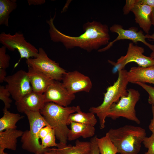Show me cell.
<instances>
[{
    "mask_svg": "<svg viewBox=\"0 0 154 154\" xmlns=\"http://www.w3.org/2000/svg\"><path fill=\"white\" fill-rule=\"evenodd\" d=\"M96 136L92 137L90 141L91 143L90 154H100L96 141Z\"/></svg>",
    "mask_w": 154,
    "mask_h": 154,
    "instance_id": "cell-31",
    "label": "cell"
},
{
    "mask_svg": "<svg viewBox=\"0 0 154 154\" xmlns=\"http://www.w3.org/2000/svg\"><path fill=\"white\" fill-rule=\"evenodd\" d=\"M52 128L48 125L42 128L40 130L38 134V137L41 140L50 132Z\"/></svg>",
    "mask_w": 154,
    "mask_h": 154,
    "instance_id": "cell-32",
    "label": "cell"
},
{
    "mask_svg": "<svg viewBox=\"0 0 154 154\" xmlns=\"http://www.w3.org/2000/svg\"><path fill=\"white\" fill-rule=\"evenodd\" d=\"M45 154H58L56 148H48Z\"/></svg>",
    "mask_w": 154,
    "mask_h": 154,
    "instance_id": "cell-37",
    "label": "cell"
},
{
    "mask_svg": "<svg viewBox=\"0 0 154 154\" xmlns=\"http://www.w3.org/2000/svg\"><path fill=\"white\" fill-rule=\"evenodd\" d=\"M145 36L146 38L149 39L151 41H154V33L151 35L147 34Z\"/></svg>",
    "mask_w": 154,
    "mask_h": 154,
    "instance_id": "cell-38",
    "label": "cell"
},
{
    "mask_svg": "<svg viewBox=\"0 0 154 154\" xmlns=\"http://www.w3.org/2000/svg\"><path fill=\"white\" fill-rule=\"evenodd\" d=\"M111 31L117 33V37L112 42H109L105 47L99 49V52L105 51L110 48L116 42L121 40L127 39L131 40L135 44L141 42L148 47L152 51H154V44H152L146 40V38L143 32L138 31V29L135 27H131L127 29H124L123 27L118 24H115L110 28Z\"/></svg>",
    "mask_w": 154,
    "mask_h": 154,
    "instance_id": "cell-11",
    "label": "cell"
},
{
    "mask_svg": "<svg viewBox=\"0 0 154 154\" xmlns=\"http://www.w3.org/2000/svg\"><path fill=\"white\" fill-rule=\"evenodd\" d=\"M58 154H90L91 143L88 141L77 139L74 146L60 143L56 147Z\"/></svg>",
    "mask_w": 154,
    "mask_h": 154,
    "instance_id": "cell-19",
    "label": "cell"
},
{
    "mask_svg": "<svg viewBox=\"0 0 154 154\" xmlns=\"http://www.w3.org/2000/svg\"><path fill=\"white\" fill-rule=\"evenodd\" d=\"M55 16L46 21L51 40L54 42H61L66 49L79 47L90 52L109 43L110 37L107 25L94 21H88L83 26L84 33L78 36H69L56 27L54 23Z\"/></svg>",
    "mask_w": 154,
    "mask_h": 154,
    "instance_id": "cell-1",
    "label": "cell"
},
{
    "mask_svg": "<svg viewBox=\"0 0 154 154\" xmlns=\"http://www.w3.org/2000/svg\"><path fill=\"white\" fill-rule=\"evenodd\" d=\"M23 131L15 129H7L0 132V151L7 149L16 150L17 139L21 137Z\"/></svg>",
    "mask_w": 154,
    "mask_h": 154,
    "instance_id": "cell-18",
    "label": "cell"
},
{
    "mask_svg": "<svg viewBox=\"0 0 154 154\" xmlns=\"http://www.w3.org/2000/svg\"><path fill=\"white\" fill-rule=\"evenodd\" d=\"M129 82L149 83L154 84V66L143 67H133L127 72Z\"/></svg>",
    "mask_w": 154,
    "mask_h": 154,
    "instance_id": "cell-15",
    "label": "cell"
},
{
    "mask_svg": "<svg viewBox=\"0 0 154 154\" xmlns=\"http://www.w3.org/2000/svg\"><path fill=\"white\" fill-rule=\"evenodd\" d=\"M144 48L136 45L133 43H129L126 55L122 56L116 62L109 60L108 62L114 66L113 72H115L124 69L128 63L134 62L139 66L147 67L154 66V60L150 56L144 55Z\"/></svg>",
    "mask_w": 154,
    "mask_h": 154,
    "instance_id": "cell-9",
    "label": "cell"
},
{
    "mask_svg": "<svg viewBox=\"0 0 154 154\" xmlns=\"http://www.w3.org/2000/svg\"><path fill=\"white\" fill-rule=\"evenodd\" d=\"M151 110L153 115L152 119L151 120L149 126V128L152 134L154 135V107L152 106Z\"/></svg>",
    "mask_w": 154,
    "mask_h": 154,
    "instance_id": "cell-34",
    "label": "cell"
},
{
    "mask_svg": "<svg viewBox=\"0 0 154 154\" xmlns=\"http://www.w3.org/2000/svg\"><path fill=\"white\" fill-rule=\"evenodd\" d=\"M67 135L69 141L77 139L80 137L87 138L94 136L95 133L94 126L84 124L72 122Z\"/></svg>",
    "mask_w": 154,
    "mask_h": 154,
    "instance_id": "cell-20",
    "label": "cell"
},
{
    "mask_svg": "<svg viewBox=\"0 0 154 154\" xmlns=\"http://www.w3.org/2000/svg\"><path fill=\"white\" fill-rule=\"evenodd\" d=\"M152 8L148 5L136 4L131 11L134 14L135 22L147 34L152 25L151 13Z\"/></svg>",
    "mask_w": 154,
    "mask_h": 154,
    "instance_id": "cell-16",
    "label": "cell"
},
{
    "mask_svg": "<svg viewBox=\"0 0 154 154\" xmlns=\"http://www.w3.org/2000/svg\"><path fill=\"white\" fill-rule=\"evenodd\" d=\"M136 4V0H126L125 5L123 8V14H128L134 6Z\"/></svg>",
    "mask_w": 154,
    "mask_h": 154,
    "instance_id": "cell-30",
    "label": "cell"
},
{
    "mask_svg": "<svg viewBox=\"0 0 154 154\" xmlns=\"http://www.w3.org/2000/svg\"><path fill=\"white\" fill-rule=\"evenodd\" d=\"M127 92V96L122 97L111 106L107 117L113 120L123 117L139 124L140 121L137 116L135 106L140 99V94L138 90L133 88L129 89Z\"/></svg>",
    "mask_w": 154,
    "mask_h": 154,
    "instance_id": "cell-6",
    "label": "cell"
},
{
    "mask_svg": "<svg viewBox=\"0 0 154 154\" xmlns=\"http://www.w3.org/2000/svg\"><path fill=\"white\" fill-rule=\"evenodd\" d=\"M142 143L147 149V152L144 154H154V135L152 134L149 137H146Z\"/></svg>",
    "mask_w": 154,
    "mask_h": 154,
    "instance_id": "cell-29",
    "label": "cell"
},
{
    "mask_svg": "<svg viewBox=\"0 0 154 154\" xmlns=\"http://www.w3.org/2000/svg\"><path fill=\"white\" fill-rule=\"evenodd\" d=\"M107 133L120 154H138L146 137L145 129L132 125L111 129Z\"/></svg>",
    "mask_w": 154,
    "mask_h": 154,
    "instance_id": "cell-2",
    "label": "cell"
},
{
    "mask_svg": "<svg viewBox=\"0 0 154 154\" xmlns=\"http://www.w3.org/2000/svg\"><path fill=\"white\" fill-rule=\"evenodd\" d=\"M56 137L54 130L52 129L50 132L41 140L42 147L45 149L50 147H57V143L56 142Z\"/></svg>",
    "mask_w": 154,
    "mask_h": 154,
    "instance_id": "cell-25",
    "label": "cell"
},
{
    "mask_svg": "<svg viewBox=\"0 0 154 154\" xmlns=\"http://www.w3.org/2000/svg\"><path fill=\"white\" fill-rule=\"evenodd\" d=\"M7 75L6 70L3 69H0V82L2 83L4 81Z\"/></svg>",
    "mask_w": 154,
    "mask_h": 154,
    "instance_id": "cell-36",
    "label": "cell"
},
{
    "mask_svg": "<svg viewBox=\"0 0 154 154\" xmlns=\"http://www.w3.org/2000/svg\"><path fill=\"white\" fill-rule=\"evenodd\" d=\"M62 80L66 89L73 94L81 92L88 93L92 87L90 78L77 70L67 72Z\"/></svg>",
    "mask_w": 154,
    "mask_h": 154,
    "instance_id": "cell-12",
    "label": "cell"
},
{
    "mask_svg": "<svg viewBox=\"0 0 154 154\" xmlns=\"http://www.w3.org/2000/svg\"><path fill=\"white\" fill-rule=\"evenodd\" d=\"M24 113L28 118L29 129L23 131L21 136L22 149L35 154L45 153L49 148H42L39 142L38 134L42 128L49 125L40 111H27Z\"/></svg>",
    "mask_w": 154,
    "mask_h": 154,
    "instance_id": "cell-5",
    "label": "cell"
},
{
    "mask_svg": "<svg viewBox=\"0 0 154 154\" xmlns=\"http://www.w3.org/2000/svg\"><path fill=\"white\" fill-rule=\"evenodd\" d=\"M45 153H37V154H45Z\"/></svg>",
    "mask_w": 154,
    "mask_h": 154,
    "instance_id": "cell-42",
    "label": "cell"
},
{
    "mask_svg": "<svg viewBox=\"0 0 154 154\" xmlns=\"http://www.w3.org/2000/svg\"><path fill=\"white\" fill-rule=\"evenodd\" d=\"M37 57L26 60L28 67L43 73L53 80H62L66 70L61 67L59 63L50 59L44 49L39 48Z\"/></svg>",
    "mask_w": 154,
    "mask_h": 154,
    "instance_id": "cell-7",
    "label": "cell"
},
{
    "mask_svg": "<svg viewBox=\"0 0 154 154\" xmlns=\"http://www.w3.org/2000/svg\"><path fill=\"white\" fill-rule=\"evenodd\" d=\"M27 72L33 91L37 93L43 94L54 80L30 67H28Z\"/></svg>",
    "mask_w": 154,
    "mask_h": 154,
    "instance_id": "cell-17",
    "label": "cell"
},
{
    "mask_svg": "<svg viewBox=\"0 0 154 154\" xmlns=\"http://www.w3.org/2000/svg\"><path fill=\"white\" fill-rule=\"evenodd\" d=\"M4 82L7 83L5 87L15 102L33 92L27 72L22 70L7 76Z\"/></svg>",
    "mask_w": 154,
    "mask_h": 154,
    "instance_id": "cell-10",
    "label": "cell"
},
{
    "mask_svg": "<svg viewBox=\"0 0 154 154\" xmlns=\"http://www.w3.org/2000/svg\"><path fill=\"white\" fill-rule=\"evenodd\" d=\"M151 18L152 25L154 27V7L152 8Z\"/></svg>",
    "mask_w": 154,
    "mask_h": 154,
    "instance_id": "cell-39",
    "label": "cell"
},
{
    "mask_svg": "<svg viewBox=\"0 0 154 154\" xmlns=\"http://www.w3.org/2000/svg\"><path fill=\"white\" fill-rule=\"evenodd\" d=\"M150 56L154 60V51L152 52Z\"/></svg>",
    "mask_w": 154,
    "mask_h": 154,
    "instance_id": "cell-40",
    "label": "cell"
},
{
    "mask_svg": "<svg viewBox=\"0 0 154 154\" xmlns=\"http://www.w3.org/2000/svg\"><path fill=\"white\" fill-rule=\"evenodd\" d=\"M96 141L100 154H116L118 153L115 146L106 133L105 136L96 138Z\"/></svg>",
    "mask_w": 154,
    "mask_h": 154,
    "instance_id": "cell-24",
    "label": "cell"
},
{
    "mask_svg": "<svg viewBox=\"0 0 154 154\" xmlns=\"http://www.w3.org/2000/svg\"><path fill=\"white\" fill-rule=\"evenodd\" d=\"M6 48L3 46L0 48V69L6 70L9 65L11 58L6 53Z\"/></svg>",
    "mask_w": 154,
    "mask_h": 154,
    "instance_id": "cell-26",
    "label": "cell"
},
{
    "mask_svg": "<svg viewBox=\"0 0 154 154\" xmlns=\"http://www.w3.org/2000/svg\"><path fill=\"white\" fill-rule=\"evenodd\" d=\"M136 4L145 5L154 7V0H136Z\"/></svg>",
    "mask_w": 154,
    "mask_h": 154,
    "instance_id": "cell-33",
    "label": "cell"
},
{
    "mask_svg": "<svg viewBox=\"0 0 154 154\" xmlns=\"http://www.w3.org/2000/svg\"><path fill=\"white\" fill-rule=\"evenodd\" d=\"M45 103L43 94L33 92L15 102L17 110L19 112L22 113L27 111H40Z\"/></svg>",
    "mask_w": 154,
    "mask_h": 154,
    "instance_id": "cell-14",
    "label": "cell"
},
{
    "mask_svg": "<svg viewBox=\"0 0 154 154\" xmlns=\"http://www.w3.org/2000/svg\"><path fill=\"white\" fill-rule=\"evenodd\" d=\"M46 1L45 0H28L27 2L29 5H38L44 4Z\"/></svg>",
    "mask_w": 154,
    "mask_h": 154,
    "instance_id": "cell-35",
    "label": "cell"
},
{
    "mask_svg": "<svg viewBox=\"0 0 154 154\" xmlns=\"http://www.w3.org/2000/svg\"><path fill=\"white\" fill-rule=\"evenodd\" d=\"M46 103L53 102L68 107L75 98V95L69 93L62 82L54 80L43 94Z\"/></svg>",
    "mask_w": 154,
    "mask_h": 154,
    "instance_id": "cell-13",
    "label": "cell"
},
{
    "mask_svg": "<svg viewBox=\"0 0 154 154\" xmlns=\"http://www.w3.org/2000/svg\"><path fill=\"white\" fill-rule=\"evenodd\" d=\"M97 122V119L94 114L91 112H83L80 109L77 112L69 115L67 123L68 125H70L71 123L74 122L94 126Z\"/></svg>",
    "mask_w": 154,
    "mask_h": 154,
    "instance_id": "cell-22",
    "label": "cell"
},
{
    "mask_svg": "<svg viewBox=\"0 0 154 154\" xmlns=\"http://www.w3.org/2000/svg\"><path fill=\"white\" fill-rule=\"evenodd\" d=\"M127 72V71L124 69L118 71L117 80L107 88L102 103L98 106L91 107L89 109L90 112L96 114L98 117L101 129L105 127L106 119L111 106L118 102L122 97L128 94L127 88L129 82Z\"/></svg>",
    "mask_w": 154,
    "mask_h": 154,
    "instance_id": "cell-4",
    "label": "cell"
},
{
    "mask_svg": "<svg viewBox=\"0 0 154 154\" xmlns=\"http://www.w3.org/2000/svg\"><path fill=\"white\" fill-rule=\"evenodd\" d=\"M11 95L10 93L5 86H0V99L2 100L5 105V108L9 109L11 107L12 100L9 98Z\"/></svg>",
    "mask_w": 154,
    "mask_h": 154,
    "instance_id": "cell-27",
    "label": "cell"
},
{
    "mask_svg": "<svg viewBox=\"0 0 154 154\" xmlns=\"http://www.w3.org/2000/svg\"><path fill=\"white\" fill-rule=\"evenodd\" d=\"M17 7L16 0H0V25L9 26V15Z\"/></svg>",
    "mask_w": 154,
    "mask_h": 154,
    "instance_id": "cell-23",
    "label": "cell"
},
{
    "mask_svg": "<svg viewBox=\"0 0 154 154\" xmlns=\"http://www.w3.org/2000/svg\"><path fill=\"white\" fill-rule=\"evenodd\" d=\"M3 113L0 119V132L7 129H16L17 123L24 117L19 114L11 112L5 107L3 109Z\"/></svg>",
    "mask_w": 154,
    "mask_h": 154,
    "instance_id": "cell-21",
    "label": "cell"
},
{
    "mask_svg": "<svg viewBox=\"0 0 154 154\" xmlns=\"http://www.w3.org/2000/svg\"><path fill=\"white\" fill-rule=\"evenodd\" d=\"M0 154H8L7 153L5 152L4 151H0Z\"/></svg>",
    "mask_w": 154,
    "mask_h": 154,
    "instance_id": "cell-41",
    "label": "cell"
},
{
    "mask_svg": "<svg viewBox=\"0 0 154 154\" xmlns=\"http://www.w3.org/2000/svg\"><path fill=\"white\" fill-rule=\"evenodd\" d=\"M0 42L9 50L13 51L16 49L19 52L20 58L15 67L17 66L21 59L35 58L38 54V49L27 42L23 34L19 32L13 35L2 32L0 34Z\"/></svg>",
    "mask_w": 154,
    "mask_h": 154,
    "instance_id": "cell-8",
    "label": "cell"
},
{
    "mask_svg": "<svg viewBox=\"0 0 154 154\" xmlns=\"http://www.w3.org/2000/svg\"><path fill=\"white\" fill-rule=\"evenodd\" d=\"M80 109L79 106L64 107L49 102L45 104L40 112L48 124L54 130L56 138L59 143L66 144L70 130L67 126L68 117Z\"/></svg>",
    "mask_w": 154,
    "mask_h": 154,
    "instance_id": "cell-3",
    "label": "cell"
},
{
    "mask_svg": "<svg viewBox=\"0 0 154 154\" xmlns=\"http://www.w3.org/2000/svg\"><path fill=\"white\" fill-rule=\"evenodd\" d=\"M135 84L140 86L147 92L149 94L148 102L154 107V87L141 82H137Z\"/></svg>",
    "mask_w": 154,
    "mask_h": 154,
    "instance_id": "cell-28",
    "label": "cell"
}]
</instances>
